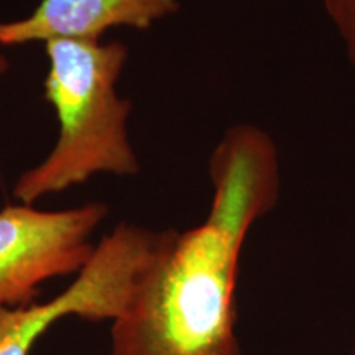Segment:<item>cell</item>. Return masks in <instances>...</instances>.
<instances>
[{"instance_id": "6da1fadb", "label": "cell", "mask_w": 355, "mask_h": 355, "mask_svg": "<svg viewBox=\"0 0 355 355\" xmlns=\"http://www.w3.org/2000/svg\"><path fill=\"white\" fill-rule=\"evenodd\" d=\"M212 202L196 227L165 242L112 327V355H242L237 279L243 243L277 207L282 165L268 132L225 130L209 158Z\"/></svg>"}, {"instance_id": "7a4b0ae2", "label": "cell", "mask_w": 355, "mask_h": 355, "mask_svg": "<svg viewBox=\"0 0 355 355\" xmlns=\"http://www.w3.org/2000/svg\"><path fill=\"white\" fill-rule=\"evenodd\" d=\"M44 96L56 110L60 135L50 155L13 186V196L26 206L99 173L140 171L127 132L132 102L117 92L128 56L125 44L53 40L44 43Z\"/></svg>"}, {"instance_id": "3957f363", "label": "cell", "mask_w": 355, "mask_h": 355, "mask_svg": "<svg viewBox=\"0 0 355 355\" xmlns=\"http://www.w3.org/2000/svg\"><path fill=\"white\" fill-rule=\"evenodd\" d=\"M155 232L122 222L97 243L73 285L43 304L0 309V355H30L53 322L66 316L119 319L165 242Z\"/></svg>"}, {"instance_id": "277c9868", "label": "cell", "mask_w": 355, "mask_h": 355, "mask_svg": "<svg viewBox=\"0 0 355 355\" xmlns=\"http://www.w3.org/2000/svg\"><path fill=\"white\" fill-rule=\"evenodd\" d=\"M109 214L91 202L66 211L7 206L0 211V309L28 306L50 278L79 273L94 254L92 234Z\"/></svg>"}, {"instance_id": "5b68a950", "label": "cell", "mask_w": 355, "mask_h": 355, "mask_svg": "<svg viewBox=\"0 0 355 355\" xmlns=\"http://www.w3.org/2000/svg\"><path fill=\"white\" fill-rule=\"evenodd\" d=\"M180 8L178 0H42L28 17L0 21V44L99 37L112 26L150 28Z\"/></svg>"}, {"instance_id": "8992f818", "label": "cell", "mask_w": 355, "mask_h": 355, "mask_svg": "<svg viewBox=\"0 0 355 355\" xmlns=\"http://www.w3.org/2000/svg\"><path fill=\"white\" fill-rule=\"evenodd\" d=\"M322 6L343 40L349 61L355 66V0H322Z\"/></svg>"}, {"instance_id": "52a82bcc", "label": "cell", "mask_w": 355, "mask_h": 355, "mask_svg": "<svg viewBox=\"0 0 355 355\" xmlns=\"http://www.w3.org/2000/svg\"><path fill=\"white\" fill-rule=\"evenodd\" d=\"M8 69V60L3 55H0V76Z\"/></svg>"}, {"instance_id": "ba28073f", "label": "cell", "mask_w": 355, "mask_h": 355, "mask_svg": "<svg viewBox=\"0 0 355 355\" xmlns=\"http://www.w3.org/2000/svg\"><path fill=\"white\" fill-rule=\"evenodd\" d=\"M349 355H355V345L352 347V350H350V354Z\"/></svg>"}]
</instances>
